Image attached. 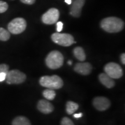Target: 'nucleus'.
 Segmentation results:
<instances>
[{"instance_id": "nucleus-2", "label": "nucleus", "mask_w": 125, "mask_h": 125, "mask_svg": "<svg viewBox=\"0 0 125 125\" xmlns=\"http://www.w3.org/2000/svg\"><path fill=\"white\" fill-rule=\"evenodd\" d=\"M40 83L42 86L50 89H59L63 86V81L60 76L56 75H46L40 78Z\"/></svg>"}, {"instance_id": "nucleus-17", "label": "nucleus", "mask_w": 125, "mask_h": 125, "mask_svg": "<svg viewBox=\"0 0 125 125\" xmlns=\"http://www.w3.org/2000/svg\"><path fill=\"white\" fill-rule=\"evenodd\" d=\"M43 96L49 100H53L56 96V92L52 89H46L43 92Z\"/></svg>"}, {"instance_id": "nucleus-14", "label": "nucleus", "mask_w": 125, "mask_h": 125, "mask_svg": "<svg viewBox=\"0 0 125 125\" xmlns=\"http://www.w3.org/2000/svg\"><path fill=\"white\" fill-rule=\"evenodd\" d=\"M74 54L75 57L78 59V60L81 61V62H83L86 59V54L85 51L81 47L78 46L74 48Z\"/></svg>"}, {"instance_id": "nucleus-6", "label": "nucleus", "mask_w": 125, "mask_h": 125, "mask_svg": "<svg viewBox=\"0 0 125 125\" xmlns=\"http://www.w3.org/2000/svg\"><path fill=\"white\" fill-rule=\"evenodd\" d=\"M106 74L112 79H119L123 75V70L119 65L115 62H109L104 68Z\"/></svg>"}, {"instance_id": "nucleus-5", "label": "nucleus", "mask_w": 125, "mask_h": 125, "mask_svg": "<svg viewBox=\"0 0 125 125\" xmlns=\"http://www.w3.org/2000/svg\"><path fill=\"white\" fill-rule=\"evenodd\" d=\"M27 27V23L23 18L14 19L8 25L9 32L13 34H19L23 32Z\"/></svg>"}, {"instance_id": "nucleus-18", "label": "nucleus", "mask_w": 125, "mask_h": 125, "mask_svg": "<svg viewBox=\"0 0 125 125\" xmlns=\"http://www.w3.org/2000/svg\"><path fill=\"white\" fill-rule=\"evenodd\" d=\"M10 32L9 31L0 27V40L2 41H7L10 38Z\"/></svg>"}, {"instance_id": "nucleus-11", "label": "nucleus", "mask_w": 125, "mask_h": 125, "mask_svg": "<svg viewBox=\"0 0 125 125\" xmlns=\"http://www.w3.org/2000/svg\"><path fill=\"white\" fill-rule=\"evenodd\" d=\"M85 2V0H75L71 8L70 15L75 18L80 16L82 7H83Z\"/></svg>"}, {"instance_id": "nucleus-4", "label": "nucleus", "mask_w": 125, "mask_h": 125, "mask_svg": "<svg viewBox=\"0 0 125 125\" xmlns=\"http://www.w3.org/2000/svg\"><path fill=\"white\" fill-rule=\"evenodd\" d=\"M52 40L56 44L62 46H70L73 43H75L74 37L71 34L66 33H59L56 32L51 36Z\"/></svg>"}, {"instance_id": "nucleus-9", "label": "nucleus", "mask_w": 125, "mask_h": 125, "mask_svg": "<svg viewBox=\"0 0 125 125\" xmlns=\"http://www.w3.org/2000/svg\"><path fill=\"white\" fill-rule=\"evenodd\" d=\"M93 106L96 109L100 111H105L110 107V101L104 97H97L93 99Z\"/></svg>"}, {"instance_id": "nucleus-16", "label": "nucleus", "mask_w": 125, "mask_h": 125, "mask_svg": "<svg viewBox=\"0 0 125 125\" xmlns=\"http://www.w3.org/2000/svg\"><path fill=\"white\" fill-rule=\"evenodd\" d=\"M79 108V105L77 103L73 102V101H68L66 104V111L67 114L71 115L74 112L76 111V110Z\"/></svg>"}, {"instance_id": "nucleus-23", "label": "nucleus", "mask_w": 125, "mask_h": 125, "mask_svg": "<svg viewBox=\"0 0 125 125\" xmlns=\"http://www.w3.org/2000/svg\"><path fill=\"white\" fill-rule=\"evenodd\" d=\"M21 2L28 5H32L35 2V0H20Z\"/></svg>"}, {"instance_id": "nucleus-3", "label": "nucleus", "mask_w": 125, "mask_h": 125, "mask_svg": "<svg viewBox=\"0 0 125 125\" xmlns=\"http://www.w3.org/2000/svg\"><path fill=\"white\" fill-rule=\"evenodd\" d=\"M64 57L59 51H52L48 54L45 62L48 68L52 70L58 69L63 64Z\"/></svg>"}, {"instance_id": "nucleus-25", "label": "nucleus", "mask_w": 125, "mask_h": 125, "mask_svg": "<svg viewBox=\"0 0 125 125\" xmlns=\"http://www.w3.org/2000/svg\"><path fill=\"white\" fill-rule=\"evenodd\" d=\"M121 60L122 62V64H125V53L122 54V55L121 56Z\"/></svg>"}, {"instance_id": "nucleus-1", "label": "nucleus", "mask_w": 125, "mask_h": 125, "mask_svg": "<svg viewBox=\"0 0 125 125\" xmlns=\"http://www.w3.org/2000/svg\"><path fill=\"white\" fill-rule=\"evenodd\" d=\"M100 26L104 31L109 33H115L122 30L125 24L121 19L116 17H108L101 20Z\"/></svg>"}, {"instance_id": "nucleus-24", "label": "nucleus", "mask_w": 125, "mask_h": 125, "mask_svg": "<svg viewBox=\"0 0 125 125\" xmlns=\"http://www.w3.org/2000/svg\"><path fill=\"white\" fill-rule=\"evenodd\" d=\"M7 77V74L5 73H0V82H2L6 79Z\"/></svg>"}, {"instance_id": "nucleus-28", "label": "nucleus", "mask_w": 125, "mask_h": 125, "mask_svg": "<svg viewBox=\"0 0 125 125\" xmlns=\"http://www.w3.org/2000/svg\"><path fill=\"white\" fill-rule=\"evenodd\" d=\"M68 64H69V65H72V64H73V62H71V60H69V61H68Z\"/></svg>"}, {"instance_id": "nucleus-20", "label": "nucleus", "mask_w": 125, "mask_h": 125, "mask_svg": "<svg viewBox=\"0 0 125 125\" xmlns=\"http://www.w3.org/2000/svg\"><path fill=\"white\" fill-rule=\"evenodd\" d=\"M61 125H74V124L70 118L64 117L61 121Z\"/></svg>"}, {"instance_id": "nucleus-12", "label": "nucleus", "mask_w": 125, "mask_h": 125, "mask_svg": "<svg viewBox=\"0 0 125 125\" xmlns=\"http://www.w3.org/2000/svg\"><path fill=\"white\" fill-rule=\"evenodd\" d=\"M37 108L40 112L45 114L51 113L54 110V107L52 104L45 100H41L38 101Z\"/></svg>"}, {"instance_id": "nucleus-21", "label": "nucleus", "mask_w": 125, "mask_h": 125, "mask_svg": "<svg viewBox=\"0 0 125 125\" xmlns=\"http://www.w3.org/2000/svg\"><path fill=\"white\" fill-rule=\"evenodd\" d=\"M9 71V66L5 64H0V73H5L7 74Z\"/></svg>"}, {"instance_id": "nucleus-13", "label": "nucleus", "mask_w": 125, "mask_h": 125, "mask_svg": "<svg viewBox=\"0 0 125 125\" xmlns=\"http://www.w3.org/2000/svg\"><path fill=\"white\" fill-rule=\"evenodd\" d=\"M98 78L101 83L107 88H112L115 86V81H114V79L109 76L105 73H101L100 74Z\"/></svg>"}, {"instance_id": "nucleus-8", "label": "nucleus", "mask_w": 125, "mask_h": 125, "mask_svg": "<svg viewBox=\"0 0 125 125\" xmlns=\"http://www.w3.org/2000/svg\"><path fill=\"white\" fill-rule=\"evenodd\" d=\"M59 11L56 8H51L42 16V21L46 24H53L56 23L59 18Z\"/></svg>"}, {"instance_id": "nucleus-26", "label": "nucleus", "mask_w": 125, "mask_h": 125, "mask_svg": "<svg viewBox=\"0 0 125 125\" xmlns=\"http://www.w3.org/2000/svg\"><path fill=\"white\" fill-rule=\"evenodd\" d=\"M82 113H79V114H76L74 115V117L75 118H79L81 117H82Z\"/></svg>"}, {"instance_id": "nucleus-10", "label": "nucleus", "mask_w": 125, "mask_h": 125, "mask_svg": "<svg viewBox=\"0 0 125 125\" xmlns=\"http://www.w3.org/2000/svg\"><path fill=\"white\" fill-rule=\"evenodd\" d=\"M92 66L89 62H78L74 67V71L83 75H87L91 73Z\"/></svg>"}, {"instance_id": "nucleus-19", "label": "nucleus", "mask_w": 125, "mask_h": 125, "mask_svg": "<svg viewBox=\"0 0 125 125\" xmlns=\"http://www.w3.org/2000/svg\"><path fill=\"white\" fill-rule=\"evenodd\" d=\"M8 8V5L6 2L0 1V13H4L6 12Z\"/></svg>"}, {"instance_id": "nucleus-7", "label": "nucleus", "mask_w": 125, "mask_h": 125, "mask_svg": "<svg viewBox=\"0 0 125 125\" xmlns=\"http://www.w3.org/2000/svg\"><path fill=\"white\" fill-rule=\"evenodd\" d=\"M26 75L18 70L9 71L7 74V82L8 84H20L26 81Z\"/></svg>"}, {"instance_id": "nucleus-15", "label": "nucleus", "mask_w": 125, "mask_h": 125, "mask_svg": "<svg viewBox=\"0 0 125 125\" xmlns=\"http://www.w3.org/2000/svg\"><path fill=\"white\" fill-rule=\"evenodd\" d=\"M12 125H31L30 121L26 117L20 116L15 118L12 123Z\"/></svg>"}, {"instance_id": "nucleus-27", "label": "nucleus", "mask_w": 125, "mask_h": 125, "mask_svg": "<svg viewBox=\"0 0 125 125\" xmlns=\"http://www.w3.org/2000/svg\"><path fill=\"white\" fill-rule=\"evenodd\" d=\"M65 2H66L67 4L71 5L72 4V0H65Z\"/></svg>"}, {"instance_id": "nucleus-22", "label": "nucleus", "mask_w": 125, "mask_h": 125, "mask_svg": "<svg viewBox=\"0 0 125 125\" xmlns=\"http://www.w3.org/2000/svg\"><path fill=\"white\" fill-rule=\"evenodd\" d=\"M56 26H57V31L58 32H60L62 31V28H63V23H62V21H59V22L57 23L56 24Z\"/></svg>"}]
</instances>
